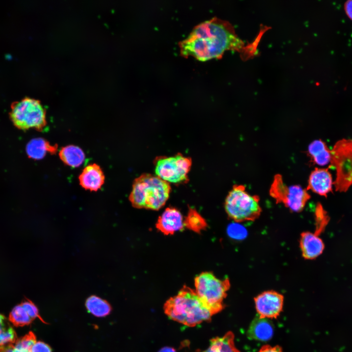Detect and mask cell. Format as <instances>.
<instances>
[{"label":"cell","instance_id":"cell-1","mask_svg":"<svg viewBox=\"0 0 352 352\" xmlns=\"http://www.w3.org/2000/svg\"><path fill=\"white\" fill-rule=\"evenodd\" d=\"M243 42L227 21L213 17L196 25L179 43L180 54L198 60L220 58L227 50H239Z\"/></svg>","mask_w":352,"mask_h":352},{"label":"cell","instance_id":"cell-2","mask_svg":"<svg viewBox=\"0 0 352 352\" xmlns=\"http://www.w3.org/2000/svg\"><path fill=\"white\" fill-rule=\"evenodd\" d=\"M164 309L171 319L189 327L209 321L213 316L195 291L186 286L166 302Z\"/></svg>","mask_w":352,"mask_h":352},{"label":"cell","instance_id":"cell-3","mask_svg":"<svg viewBox=\"0 0 352 352\" xmlns=\"http://www.w3.org/2000/svg\"><path fill=\"white\" fill-rule=\"evenodd\" d=\"M171 191L169 183L156 175L143 174L134 180L129 200L134 207L157 210L165 205Z\"/></svg>","mask_w":352,"mask_h":352},{"label":"cell","instance_id":"cell-4","mask_svg":"<svg viewBox=\"0 0 352 352\" xmlns=\"http://www.w3.org/2000/svg\"><path fill=\"white\" fill-rule=\"evenodd\" d=\"M224 208L228 216L238 223L254 221L262 212L259 197L249 194L242 185H234L228 193Z\"/></svg>","mask_w":352,"mask_h":352},{"label":"cell","instance_id":"cell-5","mask_svg":"<svg viewBox=\"0 0 352 352\" xmlns=\"http://www.w3.org/2000/svg\"><path fill=\"white\" fill-rule=\"evenodd\" d=\"M195 292L213 315L223 308V301L230 287L228 278H218L213 273L204 272L195 279Z\"/></svg>","mask_w":352,"mask_h":352},{"label":"cell","instance_id":"cell-6","mask_svg":"<svg viewBox=\"0 0 352 352\" xmlns=\"http://www.w3.org/2000/svg\"><path fill=\"white\" fill-rule=\"evenodd\" d=\"M10 116L14 125L22 130L32 128L43 131L47 125L44 109L39 100L31 98L13 103Z\"/></svg>","mask_w":352,"mask_h":352},{"label":"cell","instance_id":"cell-7","mask_svg":"<svg viewBox=\"0 0 352 352\" xmlns=\"http://www.w3.org/2000/svg\"><path fill=\"white\" fill-rule=\"evenodd\" d=\"M331 153L330 165L336 171L334 187L337 192H347L352 186V139L337 141Z\"/></svg>","mask_w":352,"mask_h":352},{"label":"cell","instance_id":"cell-8","mask_svg":"<svg viewBox=\"0 0 352 352\" xmlns=\"http://www.w3.org/2000/svg\"><path fill=\"white\" fill-rule=\"evenodd\" d=\"M154 164L155 175L169 184H184L189 180L188 173L192 166L190 157L180 153L170 156H157Z\"/></svg>","mask_w":352,"mask_h":352},{"label":"cell","instance_id":"cell-9","mask_svg":"<svg viewBox=\"0 0 352 352\" xmlns=\"http://www.w3.org/2000/svg\"><path fill=\"white\" fill-rule=\"evenodd\" d=\"M270 194L277 203H283L290 211L296 213L302 211L310 198L307 190L298 185L287 186L278 176L274 178Z\"/></svg>","mask_w":352,"mask_h":352},{"label":"cell","instance_id":"cell-10","mask_svg":"<svg viewBox=\"0 0 352 352\" xmlns=\"http://www.w3.org/2000/svg\"><path fill=\"white\" fill-rule=\"evenodd\" d=\"M284 296L273 290H266L254 298L258 316L267 319L276 318L282 310Z\"/></svg>","mask_w":352,"mask_h":352},{"label":"cell","instance_id":"cell-11","mask_svg":"<svg viewBox=\"0 0 352 352\" xmlns=\"http://www.w3.org/2000/svg\"><path fill=\"white\" fill-rule=\"evenodd\" d=\"M333 186L334 180L328 169L316 168L309 175L307 189L320 196H328Z\"/></svg>","mask_w":352,"mask_h":352},{"label":"cell","instance_id":"cell-12","mask_svg":"<svg viewBox=\"0 0 352 352\" xmlns=\"http://www.w3.org/2000/svg\"><path fill=\"white\" fill-rule=\"evenodd\" d=\"M184 220L181 212L175 208H166L158 218L156 228L165 235H172L183 229Z\"/></svg>","mask_w":352,"mask_h":352},{"label":"cell","instance_id":"cell-13","mask_svg":"<svg viewBox=\"0 0 352 352\" xmlns=\"http://www.w3.org/2000/svg\"><path fill=\"white\" fill-rule=\"evenodd\" d=\"M320 233L315 230L314 233L305 231L301 234L299 246L304 259L313 260L323 253L325 245L319 237Z\"/></svg>","mask_w":352,"mask_h":352},{"label":"cell","instance_id":"cell-14","mask_svg":"<svg viewBox=\"0 0 352 352\" xmlns=\"http://www.w3.org/2000/svg\"><path fill=\"white\" fill-rule=\"evenodd\" d=\"M78 178L82 188L96 192L104 184L105 176L101 167L96 163H92L84 168Z\"/></svg>","mask_w":352,"mask_h":352},{"label":"cell","instance_id":"cell-15","mask_svg":"<svg viewBox=\"0 0 352 352\" xmlns=\"http://www.w3.org/2000/svg\"><path fill=\"white\" fill-rule=\"evenodd\" d=\"M274 334V327L267 318L256 316L251 323L247 331V336L251 339L267 341Z\"/></svg>","mask_w":352,"mask_h":352},{"label":"cell","instance_id":"cell-16","mask_svg":"<svg viewBox=\"0 0 352 352\" xmlns=\"http://www.w3.org/2000/svg\"><path fill=\"white\" fill-rule=\"evenodd\" d=\"M308 153L313 163L323 167L330 164L331 150L321 139H316L308 145Z\"/></svg>","mask_w":352,"mask_h":352},{"label":"cell","instance_id":"cell-17","mask_svg":"<svg viewBox=\"0 0 352 352\" xmlns=\"http://www.w3.org/2000/svg\"><path fill=\"white\" fill-rule=\"evenodd\" d=\"M57 150V145H52L42 138L32 139L27 143L26 147L28 156L35 160L43 158L47 153L54 154Z\"/></svg>","mask_w":352,"mask_h":352},{"label":"cell","instance_id":"cell-18","mask_svg":"<svg viewBox=\"0 0 352 352\" xmlns=\"http://www.w3.org/2000/svg\"><path fill=\"white\" fill-rule=\"evenodd\" d=\"M60 159L66 165L72 168L81 166L85 159V154L79 147L69 145L62 148L59 152Z\"/></svg>","mask_w":352,"mask_h":352},{"label":"cell","instance_id":"cell-19","mask_svg":"<svg viewBox=\"0 0 352 352\" xmlns=\"http://www.w3.org/2000/svg\"><path fill=\"white\" fill-rule=\"evenodd\" d=\"M199 352H240L236 347L234 335L229 331L221 337H216L210 340L208 347Z\"/></svg>","mask_w":352,"mask_h":352},{"label":"cell","instance_id":"cell-20","mask_svg":"<svg viewBox=\"0 0 352 352\" xmlns=\"http://www.w3.org/2000/svg\"><path fill=\"white\" fill-rule=\"evenodd\" d=\"M85 305L88 311L96 317L106 316L111 310V307L107 301L95 295L89 297Z\"/></svg>","mask_w":352,"mask_h":352},{"label":"cell","instance_id":"cell-21","mask_svg":"<svg viewBox=\"0 0 352 352\" xmlns=\"http://www.w3.org/2000/svg\"><path fill=\"white\" fill-rule=\"evenodd\" d=\"M17 334L5 316L0 313V345L15 343Z\"/></svg>","mask_w":352,"mask_h":352},{"label":"cell","instance_id":"cell-22","mask_svg":"<svg viewBox=\"0 0 352 352\" xmlns=\"http://www.w3.org/2000/svg\"><path fill=\"white\" fill-rule=\"evenodd\" d=\"M9 320L16 327L28 325L33 320L21 304L14 307L9 315Z\"/></svg>","mask_w":352,"mask_h":352},{"label":"cell","instance_id":"cell-23","mask_svg":"<svg viewBox=\"0 0 352 352\" xmlns=\"http://www.w3.org/2000/svg\"><path fill=\"white\" fill-rule=\"evenodd\" d=\"M185 226L196 232L203 230L207 226L204 219L195 209H190L184 220Z\"/></svg>","mask_w":352,"mask_h":352},{"label":"cell","instance_id":"cell-24","mask_svg":"<svg viewBox=\"0 0 352 352\" xmlns=\"http://www.w3.org/2000/svg\"><path fill=\"white\" fill-rule=\"evenodd\" d=\"M36 342V335L32 331H29L23 336L17 339L14 345L17 348L31 351L33 346Z\"/></svg>","mask_w":352,"mask_h":352},{"label":"cell","instance_id":"cell-25","mask_svg":"<svg viewBox=\"0 0 352 352\" xmlns=\"http://www.w3.org/2000/svg\"><path fill=\"white\" fill-rule=\"evenodd\" d=\"M20 304L33 320L38 318L45 323L40 315L37 307L31 301L25 299Z\"/></svg>","mask_w":352,"mask_h":352},{"label":"cell","instance_id":"cell-26","mask_svg":"<svg viewBox=\"0 0 352 352\" xmlns=\"http://www.w3.org/2000/svg\"><path fill=\"white\" fill-rule=\"evenodd\" d=\"M31 352H52L51 347L45 343L39 341L33 346Z\"/></svg>","mask_w":352,"mask_h":352},{"label":"cell","instance_id":"cell-27","mask_svg":"<svg viewBox=\"0 0 352 352\" xmlns=\"http://www.w3.org/2000/svg\"><path fill=\"white\" fill-rule=\"evenodd\" d=\"M258 352H283L279 346L272 347L269 345L263 346Z\"/></svg>","mask_w":352,"mask_h":352},{"label":"cell","instance_id":"cell-28","mask_svg":"<svg viewBox=\"0 0 352 352\" xmlns=\"http://www.w3.org/2000/svg\"><path fill=\"white\" fill-rule=\"evenodd\" d=\"M15 348L13 343H7L0 345V352H14Z\"/></svg>","mask_w":352,"mask_h":352},{"label":"cell","instance_id":"cell-29","mask_svg":"<svg viewBox=\"0 0 352 352\" xmlns=\"http://www.w3.org/2000/svg\"><path fill=\"white\" fill-rule=\"evenodd\" d=\"M345 9L348 17L352 20V0H349L345 4Z\"/></svg>","mask_w":352,"mask_h":352},{"label":"cell","instance_id":"cell-30","mask_svg":"<svg viewBox=\"0 0 352 352\" xmlns=\"http://www.w3.org/2000/svg\"><path fill=\"white\" fill-rule=\"evenodd\" d=\"M159 352H176V351L171 348H164L160 350Z\"/></svg>","mask_w":352,"mask_h":352},{"label":"cell","instance_id":"cell-31","mask_svg":"<svg viewBox=\"0 0 352 352\" xmlns=\"http://www.w3.org/2000/svg\"><path fill=\"white\" fill-rule=\"evenodd\" d=\"M14 352H31V351L23 349L17 348L15 347Z\"/></svg>","mask_w":352,"mask_h":352}]
</instances>
